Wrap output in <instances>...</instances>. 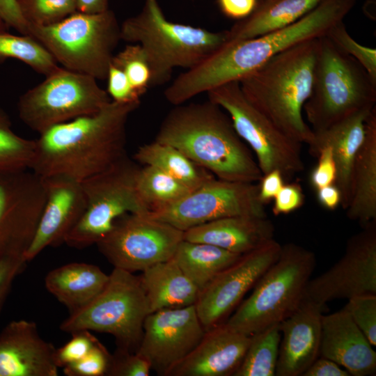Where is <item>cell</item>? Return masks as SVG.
Masks as SVG:
<instances>
[{"label": "cell", "instance_id": "6da1fadb", "mask_svg": "<svg viewBox=\"0 0 376 376\" xmlns=\"http://www.w3.org/2000/svg\"><path fill=\"white\" fill-rule=\"evenodd\" d=\"M140 103L111 100L98 111L54 125L36 139L31 168L40 178L61 175L81 182L126 152V124Z\"/></svg>", "mask_w": 376, "mask_h": 376}, {"label": "cell", "instance_id": "7a4b0ae2", "mask_svg": "<svg viewBox=\"0 0 376 376\" xmlns=\"http://www.w3.org/2000/svg\"><path fill=\"white\" fill-rule=\"evenodd\" d=\"M358 0H322L293 24L258 37L227 40L197 65L175 81L185 100L223 84L239 81L268 60L300 42L325 36L353 8Z\"/></svg>", "mask_w": 376, "mask_h": 376}, {"label": "cell", "instance_id": "3957f363", "mask_svg": "<svg viewBox=\"0 0 376 376\" xmlns=\"http://www.w3.org/2000/svg\"><path fill=\"white\" fill-rule=\"evenodd\" d=\"M155 141L171 145L218 179L256 182L263 176L253 152L218 104H178L162 122Z\"/></svg>", "mask_w": 376, "mask_h": 376}, {"label": "cell", "instance_id": "277c9868", "mask_svg": "<svg viewBox=\"0 0 376 376\" xmlns=\"http://www.w3.org/2000/svg\"><path fill=\"white\" fill-rule=\"evenodd\" d=\"M318 38L276 54L239 81L246 99L279 130L307 145L313 131L303 116L312 86Z\"/></svg>", "mask_w": 376, "mask_h": 376}, {"label": "cell", "instance_id": "5b68a950", "mask_svg": "<svg viewBox=\"0 0 376 376\" xmlns=\"http://www.w3.org/2000/svg\"><path fill=\"white\" fill-rule=\"evenodd\" d=\"M120 38L143 49L151 70V86L164 84L175 68L199 64L228 40V30L205 29L169 21L157 0H145L141 11L120 25Z\"/></svg>", "mask_w": 376, "mask_h": 376}, {"label": "cell", "instance_id": "8992f818", "mask_svg": "<svg viewBox=\"0 0 376 376\" xmlns=\"http://www.w3.org/2000/svg\"><path fill=\"white\" fill-rule=\"evenodd\" d=\"M376 81L325 35L318 38L310 95L303 107L313 131L375 107Z\"/></svg>", "mask_w": 376, "mask_h": 376}, {"label": "cell", "instance_id": "52a82bcc", "mask_svg": "<svg viewBox=\"0 0 376 376\" xmlns=\"http://www.w3.org/2000/svg\"><path fill=\"white\" fill-rule=\"evenodd\" d=\"M315 265L312 251L292 242L281 244L278 258L225 323L247 336L279 324L303 300Z\"/></svg>", "mask_w": 376, "mask_h": 376}, {"label": "cell", "instance_id": "ba28073f", "mask_svg": "<svg viewBox=\"0 0 376 376\" xmlns=\"http://www.w3.org/2000/svg\"><path fill=\"white\" fill-rule=\"evenodd\" d=\"M26 36L38 41L64 68L95 79H107L120 38L115 13L77 11L49 26L26 24Z\"/></svg>", "mask_w": 376, "mask_h": 376}, {"label": "cell", "instance_id": "9c48e42d", "mask_svg": "<svg viewBox=\"0 0 376 376\" xmlns=\"http://www.w3.org/2000/svg\"><path fill=\"white\" fill-rule=\"evenodd\" d=\"M149 314L139 276L114 267L103 290L88 305L70 314L60 329L68 333L88 330L113 336L117 349L134 353Z\"/></svg>", "mask_w": 376, "mask_h": 376}, {"label": "cell", "instance_id": "30bf717a", "mask_svg": "<svg viewBox=\"0 0 376 376\" xmlns=\"http://www.w3.org/2000/svg\"><path fill=\"white\" fill-rule=\"evenodd\" d=\"M140 166L126 155L106 170L81 182L86 210L65 240L68 246L82 249L96 244L127 213H148L136 194Z\"/></svg>", "mask_w": 376, "mask_h": 376}, {"label": "cell", "instance_id": "8fae6325", "mask_svg": "<svg viewBox=\"0 0 376 376\" xmlns=\"http://www.w3.org/2000/svg\"><path fill=\"white\" fill-rule=\"evenodd\" d=\"M110 101L96 79L59 67L20 96L17 111L21 120L40 134L54 125L94 113Z\"/></svg>", "mask_w": 376, "mask_h": 376}, {"label": "cell", "instance_id": "7c38bea8", "mask_svg": "<svg viewBox=\"0 0 376 376\" xmlns=\"http://www.w3.org/2000/svg\"><path fill=\"white\" fill-rule=\"evenodd\" d=\"M208 100L229 116L233 127L256 156L263 173L279 171L290 180L304 170L302 143L288 136L246 99L239 81H231L207 93Z\"/></svg>", "mask_w": 376, "mask_h": 376}, {"label": "cell", "instance_id": "4fadbf2b", "mask_svg": "<svg viewBox=\"0 0 376 376\" xmlns=\"http://www.w3.org/2000/svg\"><path fill=\"white\" fill-rule=\"evenodd\" d=\"M184 232L147 213H127L95 245L114 267L130 272L143 271L171 259Z\"/></svg>", "mask_w": 376, "mask_h": 376}, {"label": "cell", "instance_id": "5bb4252c", "mask_svg": "<svg viewBox=\"0 0 376 376\" xmlns=\"http://www.w3.org/2000/svg\"><path fill=\"white\" fill-rule=\"evenodd\" d=\"M265 205L256 182L214 178L173 205L147 214L184 232L228 217H267Z\"/></svg>", "mask_w": 376, "mask_h": 376}, {"label": "cell", "instance_id": "9a60e30c", "mask_svg": "<svg viewBox=\"0 0 376 376\" xmlns=\"http://www.w3.org/2000/svg\"><path fill=\"white\" fill-rule=\"evenodd\" d=\"M376 295V221L350 237L341 258L308 281L304 298L323 307L334 299Z\"/></svg>", "mask_w": 376, "mask_h": 376}, {"label": "cell", "instance_id": "2e32d148", "mask_svg": "<svg viewBox=\"0 0 376 376\" xmlns=\"http://www.w3.org/2000/svg\"><path fill=\"white\" fill-rule=\"evenodd\" d=\"M281 250V244L274 238L242 254L199 292L195 307L205 330L227 320L247 292L276 261Z\"/></svg>", "mask_w": 376, "mask_h": 376}, {"label": "cell", "instance_id": "e0dca14e", "mask_svg": "<svg viewBox=\"0 0 376 376\" xmlns=\"http://www.w3.org/2000/svg\"><path fill=\"white\" fill-rule=\"evenodd\" d=\"M45 198L42 179L31 171L0 174V260L24 255Z\"/></svg>", "mask_w": 376, "mask_h": 376}, {"label": "cell", "instance_id": "ac0fdd59", "mask_svg": "<svg viewBox=\"0 0 376 376\" xmlns=\"http://www.w3.org/2000/svg\"><path fill=\"white\" fill-rule=\"evenodd\" d=\"M205 331L195 305L160 309L146 316L136 353L148 361L151 370L167 376L195 348Z\"/></svg>", "mask_w": 376, "mask_h": 376}, {"label": "cell", "instance_id": "d6986e66", "mask_svg": "<svg viewBox=\"0 0 376 376\" xmlns=\"http://www.w3.org/2000/svg\"><path fill=\"white\" fill-rule=\"evenodd\" d=\"M42 179L45 203L33 240L24 255L27 263L47 247L64 243L86 207L81 182L61 175Z\"/></svg>", "mask_w": 376, "mask_h": 376}, {"label": "cell", "instance_id": "ffe728a7", "mask_svg": "<svg viewBox=\"0 0 376 376\" xmlns=\"http://www.w3.org/2000/svg\"><path fill=\"white\" fill-rule=\"evenodd\" d=\"M56 350L35 322L11 321L0 332V376H57Z\"/></svg>", "mask_w": 376, "mask_h": 376}, {"label": "cell", "instance_id": "44dd1931", "mask_svg": "<svg viewBox=\"0 0 376 376\" xmlns=\"http://www.w3.org/2000/svg\"><path fill=\"white\" fill-rule=\"evenodd\" d=\"M323 309V306L304 298L279 323L276 376H302L320 356Z\"/></svg>", "mask_w": 376, "mask_h": 376}, {"label": "cell", "instance_id": "7402d4cb", "mask_svg": "<svg viewBox=\"0 0 376 376\" xmlns=\"http://www.w3.org/2000/svg\"><path fill=\"white\" fill-rule=\"evenodd\" d=\"M250 340L251 336L220 324L206 330L195 348L167 376H233Z\"/></svg>", "mask_w": 376, "mask_h": 376}, {"label": "cell", "instance_id": "603a6c76", "mask_svg": "<svg viewBox=\"0 0 376 376\" xmlns=\"http://www.w3.org/2000/svg\"><path fill=\"white\" fill-rule=\"evenodd\" d=\"M319 357L335 361L352 376L376 373L373 346L343 308L322 315Z\"/></svg>", "mask_w": 376, "mask_h": 376}, {"label": "cell", "instance_id": "cb8c5ba5", "mask_svg": "<svg viewBox=\"0 0 376 376\" xmlns=\"http://www.w3.org/2000/svg\"><path fill=\"white\" fill-rule=\"evenodd\" d=\"M374 107L357 112L324 130L313 131L308 144L313 157L323 146H331L337 168L335 185L340 192V206L345 210L350 199L353 164L364 140L366 119Z\"/></svg>", "mask_w": 376, "mask_h": 376}, {"label": "cell", "instance_id": "d4e9b609", "mask_svg": "<svg viewBox=\"0 0 376 376\" xmlns=\"http://www.w3.org/2000/svg\"><path fill=\"white\" fill-rule=\"evenodd\" d=\"M274 224L267 217L233 216L191 228L184 231L183 239L242 255L274 239Z\"/></svg>", "mask_w": 376, "mask_h": 376}, {"label": "cell", "instance_id": "484cf974", "mask_svg": "<svg viewBox=\"0 0 376 376\" xmlns=\"http://www.w3.org/2000/svg\"><path fill=\"white\" fill-rule=\"evenodd\" d=\"M345 212L361 227L376 221V107L366 119L364 140L353 164Z\"/></svg>", "mask_w": 376, "mask_h": 376}, {"label": "cell", "instance_id": "4316f807", "mask_svg": "<svg viewBox=\"0 0 376 376\" xmlns=\"http://www.w3.org/2000/svg\"><path fill=\"white\" fill-rule=\"evenodd\" d=\"M109 279V274L96 265L72 263L49 272L45 285L71 314L91 302L105 288Z\"/></svg>", "mask_w": 376, "mask_h": 376}, {"label": "cell", "instance_id": "83f0119b", "mask_svg": "<svg viewBox=\"0 0 376 376\" xmlns=\"http://www.w3.org/2000/svg\"><path fill=\"white\" fill-rule=\"evenodd\" d=\"M139 276L149 313L164 308L195 305L197 301L198 288L172 258L148 267Z\"/></svg>", "mask_w": 376, "mask_h": 376}, {"label": "cell", "instance_id": "f1b7e54d", "mask_svg": "<svg viewBox=\"0 0 376 376\" xmlns=\"http://www.w3.org/2000/svg\"><path fill=\"white\" fill-rule=\"evenodd\" d=\"M322 0H258L253 13L228 30V40L249 39L283 29Z\"/></svg>", "mask_w": 376, "mask_h": 376}, {"label": "cell", "instance_id": "f546056e", "mask_svg": "<svg viewBox=\"0 0 376 376\" xmlns=\"http://www.w3.org/2000/svg\"><path fill=\"white\" fill-rule=\"evenodd\" d=\"M241 256L212 244L183 239L172 258L201 291Z\"/></svg>", "mask_w": 376, "mask_h": 376}, {"label": "cell", "instance_id": "4dcf8cb0", "mask_svg": "<svg viewBox=\"0 0 376 376\" xmlns=\"http://www.w3.org/2000/svg\"><path fill=\"white\" fill-rule=\"evenodd\" d=\"M134 160L142 166L160 169L191 191L216 178L178 148L155 140L140 146L134 155Z\"/></svg>", "mask_w": 376, "mask_h": 376}, {"label": "cell", "instance_id": "1f68e13d", "mask_svg": "<svg viewBox=\"0 0 376 376\" xmlns=\"http://www.w3.org/2000/svg\"><path fill=\"white\" fill-rule=\"evenodd\" d=\"M135 187L140 201L148 212L171 205L191 191L169 174L148 165L140 166Z\"/></svg>", "mask_w": 376, "mask_h": 376}, {"label": "cell", "instance_id": "d6a6232c", "mask_svg": "<svg viewBox=\"0 0 376 376\" xmlns=\"http://www.w3.org/2000/svg\"><path fill=\"white\" fill-rule=\"evenodd\" d=\"M280 340L279 324L252 334L244 359L233 376H275Z\"/></svg>", "mask_w": 376, "mask_h": 376}, {"label": "cell", "instance_id": "836d02e7", "mask_svg": "<svg viewBox=\"0 0 376 376\" xmlns=\"http://www.w3.org/2000/svg\"><path fill=\"white\" fill-rule=\"evenodd\" d=\"M8 58L22 61L45 77L59 67L51 54L33 38L0 32V64Z\"/></svg>", "mask_w": 376, "mask_h": 376}, {"label": "cell", "instance_id": "e575fe53", "mask_svg": "<svg viewBox=\"0 0 376 376\" xmlns=\"http://www.w3.org/2000/svg\"><path fill=\"white\" fill-rule=\"evenodd\" d=\"M36 141L15 134L6 113L0 109V174L31 170Z\"/></svg>", "mask_w": 376, "mask_h": 376}, {"label": "cell", "instance_id": "d590c367", "mask_svg": "<svg viewBox=\"0 0 376 376\" xmlns=\"http://www.w3.org/2000/svg\"><path fill=\"white\" fill-rule=\"evenodd\" d=\"M19 12L27 24L49 26L77 11V0H17Z\"/></svg>", "mask_w": 376, "mask_h": 376}, {"label": "cell", "instance_id": "8d00e7d4", "mask_svg": "<svg viewBox=\"0 0 376 376\" xmlns=\"http://www.w3.org/2000/svg\"><path fill=\"white\" fill-rule=\"evenodd\" d=\"M111 63L126 75L132 86L141 97L151 87V70L147 57L138 44H130L113 56Z\"/></svg>", "mask_w": 376, "mask_h": 376}, {"label": "cell", "instance_id": "74e56055", "mask_svg": "<svg viewBox=\"0 0 376 376\" xmlns=\"http://www.w3.org/2000/svg\"><path fill=\"white\" fill-rule=\"evenodd\" d=\"M326 36L340 50L357 60L376 81V49L361 45L349 34L341 21L333 26Z\"/></svg>", "mask_w": 376, "mask_h": 376}, {"label": "cell", "instance_id": "f35d334b", "mask_svg": "<svg viewBox=\"0 0 376 376\" xmlns=\"http://www.w3.org/2000/svg\"><path fill=\"white\" fill-rule=\"evenodd\" d=\"M343 308L366 336L373 346L376 345V295L352 297Z\"/></svg>", "mask_w": 376, "mask_h": 376}, {"label": "cell", "instance_id": "ab89813d", "mask_svg": "<svg viewBox=\"0 0 376 376\" xmlns=\"http://www.w3.org/2000/svg\"><path fill=\"white\" fill-rule=\"evenodd\" d=\"M111 355L99 342L86 355L63 368L68 376L106 375Z\"/></svg>", "mask_w": 376, "mask_h": 376}, {"label": "cell", "instance_id": "60d3db41", "mask_svg": "<svg viewBox=\"0 0 376 376\" xmlns=\"http://www.w3.org/2000/svg\"><path fill=\"white\" fill-rule=\"evenodd\" d=\"M71 334V339L56 350L55 359L58 368H63L79 360L100 342L88 330H80Z\"/></svg>", "mask_w": 376, "mask_h": 376}, {"label": "cell", "instance_id": "b9f144b4", "mask_svg": "<svg viewBox=\"0 0 376 376\" xmlns=\"http://www.w3.org/2000/svg\"><path fill=\"white\" fill-rule=\"evenodd\" d=\"M151 366L148 361L134 352L116 350L111 355L106 373L109 376H148Z\"/></svg>", "mask_w": 376, "mask_h": 376}, {"label": "cell", "instance_id": "7bdbcfd3", "mask_svg": "<svg viewBox=\"0 0 376 376\" xmlns=\"http://www.w3.org/2000/svg\"><path fill=\"white\" fill-rule=\"evenodd\" d=\"M106 79L107 92L111 100L119 103H140L141 96L133 88L125 73L111 63Z\"/></svg>", "mask_w": 376, "mask_h": 376}, {"label": "cell", "instance_id": "ee69618b", "mask_svg": "<svg viewBox=\"0 0 376 376\" xmlns=\"http://www.w3.org/2000/svg\"><path fill=\"white\" fill-rule=\"evenodd\" d=\"M315 157L318 158V163L309 176L311 186L318 190L323 187L335 184L337 168L331 146H325L321 148Z\"/></svg>", "mask_w": 376, "mask_h": 376}, {"label": "cell", "instance_id": "f6af8a7d", "mask_svg": "<svg viewBox=\"0 0 376 376\" xmlns=\"http://www.w3.org/2000/svg\"><path fill=\"white\" fill-rule=\"evenodd\" d=\"M304 199L302 187L299 183H285L273 199L272 212L275 216L290 214L300 208Z\"/></svg>", "mask_w": 376, "mask_h": 376}, {"label": "cell", "instance_id": "bcb514c9", "mask_svg": "<svg viewBox=\"0 0 376 376\" xmlns=\"http://www.w3.org/2000/svg\"><path fill=\"white\" fill-rule=\"evenodd\" d=\"M24 256H9L0 260V313L15 278L24 269Z\"/></svg>", "mask_w": 376, "mask_h": 376}, {"label": "cell", "instance_id": "7dc6e473", "mask_svg": "<svg viewBox=\"0 0 376 376\" xmlns=\"http://www.w3.org/2000/svg\"><path fill=\"white\" fill-rule=\"evenodd\" d=\"M258 182V197L265 205L274 198L285 184V179L279 171L273 170L263 174Z\"/></svg>", "mask_w": 376, "mask_h": 376}, {"label": "cell", "instance_id": "c3c4849f", "mask_svg": "<svg viewBox=\"0 0 376 376\" xmlns=\"http://www.w3.org/2000/svg\"><path fill=\"white\" fill-rule=\"evenodd\" d=\"M258 0H217L221 13L226 17L242 20L254 10Z\"/></svg>", "mask_w": 376, "mask_h": 376}, {"label": "cell", "instance_id": "681fc988", "mask_svg": "<svg viewBox=\"0 0 376 376\" xmlns=\"http://www.w3.org/2000/svg\"><path fill=\"white\" fill-rule=\"evenodd\" d=\"M349 373L335 361L318 357L302 376H350Z\"/></svg>", "mask_w": 376, "mask_h": 376}, {"label": "cell", "instance_id": "f907efd6", "mask_svg": "<svg viewBox=\"0 0 376 376\" xmlns=\"http://www.w3.org/2000/svg\"><path fill=\"white\" fill-rule=\"evenodd\" d=\"M0 18L7 24L22 33L26 22L22 17L17 0H0Z\"/></svg>", "mask_w": 376, "mask_h": 376}, {"label": "cell", "instance_id": "816d5d0a", "mask_svg": "<svg viewBox=\"0 0 376 376\" xmlns=\"http://www.w3.org/2000/svg\"><path fill=\"white\" fill-rule=\"evenodd\" d=\"M316 193L319 203L325 209L332 211L340 205L341 194L335 184L323 187Z\"/></svg>", "mask_w": 376, "mask_h": 376}, {"label": "cell", "instance_id": "f5cc1de1", "mask_svg": "<svg viewBox=\"0 0 376 376\" xmlns=\"http://www.w3.org/2000/svg\"><path fill=\"white\" fill-rule=\"evenodd\" d=\"M109 0H77V9L83 13L95 14L109 9Z\"/></svg>", "mask_w": 376, "mask_h": 376}, {"label": "cell", "instance_id": "db71d44e", "mask_svg": "<svg viewBox=\"0 0 376 376\" xmlns=\"http://www.w3.org/2000/svg\"><path fill=\"white\" fill-rule=\"evenodd\" d=\"M8 27L7 24L0 18V32L6 31Z\"/></svg>", "mask_w": 376, "mask_h": 376}]
</instances>
